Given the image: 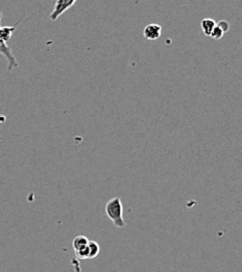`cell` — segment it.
<instances>
[{
    "mask_svg": "<svg viewBox=\"0 0 242 272\" xmlns=\"http://www.w3.org/2000/svg\"><path fill=\"white\" fill-rule=\"evenodd\" d=\"M217 25H218L224 32H227V31L229 30V28H230V24H229V22H228V21H224V20H221Z\"/></svg>",
    "mask_w": 242,
    "mask_h": 272,
    "instance_id": "obj_11",
    "label": "cell"
},
{
    "mask_svg": "<svg viewBox=\"0 0 242 272\" xmlns=\"http://www.w3.org/2000/svg\"><path fill=\"white\" fill-rule=\"evenodd\" d=\"M223 35H224V31H223V30L216 24V26L214 27V29H213L212 32H211L210 37L213 38V39H215V40H219V39L222 38Z\"/></svg>",
    "mask_w": 242,
    "mask_h": 272,
    "instance_id": "obj_10",
    "label": "cell"
},
{
    "mask_svg": "<svg viewBox=\"0 0 242 272\" xmlns=\"http://www.w3.org/2000/svg\"><path fill=\"white\" fill-rule=\"evenodd\" d=\"M0 142H2V139H0Z\"/></svg>",
    "mask_w": 242,
    "mask_h": 272,
    "instance_id": "obj_12",
    "label": "cell"
},
{
    "mask_svg": "<svg viewBox=\"0 0 242 272\" xmlns=\"http://www.w3.org/2000/svg\"><path fill=\"white\" fill-rule=\"evenodd\" d=\"M75 256L79 259V260H87L89 259V250H88V245L82 247L80 249L74 251Z\"/></svg>",
    "mask_w": 242,
    "mask_h": 272,
    "instance_id": "obj_9",
    "label": "cell"
},
{
    "mask_svg": "<svg viewBox=\"0 0 242 272\" xmlns=\"http://www.w3.org/2000/svg\"><path fill=\"white\" fill-rule=\"evenodd\" d=\"M144 37L147 39V40H157L161 37V33H162V27L161 25L159 24H155V23H151V24H148L145 26L144 28Z\"/></svg>",
    "mask_w": 242,
    "mask_h": 272,
    "instance_id": "obj_4",
    "label": "cell"
},
{
    "mask_svg": "<svg viewBox=\"0 0 242 272\" xmlns=\"http://www.w3.org/2000/svg\"><path fill=\"white\" fill-rule=\"evenodd\" d=\"M0 54L4 55L8 62H9V71L11 72L13 68H16V67H18V63H17L15 57L12 55V52H11V48L7 45L6 41L4 40H0Z\"/></svg>",
    "mask_w": 242,
    "mask_h": 272,
    "instance_id": "obj_3",
    "label": "cell"
},
{
    "mask_svg": "<svg viewBox=\"0 0 242 272\" xmlns=\"http://www.w3.org/2000/svg\"><path fill=\"white\" fill-rule=\"evenodd\" d=\"M88 250H89V259H95L100 252V246L95 241H89Z\"/></svg>",
    "mask_w": 242,
    "mask_h": 272,
    "instance_id": "obj_7",
    "label": "cell"
},
{
    "mask_svg": "<svg viewBox=\"0 0 242 272\" xmlns=\"http://www.w3.org/2000/svg\"><path fill=\"white\" fill-rule=\"evenodd\" d=\"M89 241L90 240L86 235H77V236H75L73 242H72V246H73L74 251L80 249L82 247L87 246L88 243H89Z\"/></svg>",
    "mask_w": 242,
    "mask_h": 272,
    "instance_id": "obj_6",
    "label": "cell"
},
{
    "mask_svg": "<svg viewBox=\"0 0 242 272\" xmlns=\"http://www.w3.org/2000/svg\"><path fill=\"white\" fill-rule=\"evenodd\" d=\"M106 215L111 220V222L118 228H125L127 226L124 219V206L120 198L114 197L106 204Z\"/></svg>",
    "mask_w": 242,
    "mask_h": 272,
    "instance_id": "obj_1",
    "label": "cell"
},
{
    "mask_svg": "<svg viewBox=\"0 0 242 272\" xmlns=\"http://www.w3.org/2000/svg\"><path fill=\"white\" fill-rule=\"evenodd\" d=\"M0 20H2V13H0ZM15 27H2L0 26V40L9 41Z\"/></svg>",
    "mask_w": 242,
    "mask_h": 272,
    "instance_id": "obj_8",
    "label": "cell"
},
{
    "mask_svg": "<svg viewBox=\"0 0 242 272\" xmlns=\"http://www.w3.org/2000/svg\"><path fill=\"white\" fill-rule=\"evenodd\" d=\"M76 2L77 0H57L54 11L50 14V19L54 21L57 20L62 14H64L66 11L72 8Z\"/></svg>",
    "mask_w": 242,
    "mask_h": 272,
    "instance_id": "obj_2",
    "label": "cell"
},
{
    "mask_svg": "<svg viewBox=\"0 0 242 272\" xmlns=\"http://www.w3.org/2000/svg\"><path fill=\"white\" fill-rule=\"evenodd\" d=\"M216 24L217 23L215 22V20H213L211 18H205L200 22V26H201V29H203L204 33L206 36H208V37H210L211 32L214 29V27L216 26Z\"/></svg>",
    "mask_w": 242,
    "mask_h": 272,
    "instance_id": "obj_5",
    "label": "cell"
}]
</instances>
